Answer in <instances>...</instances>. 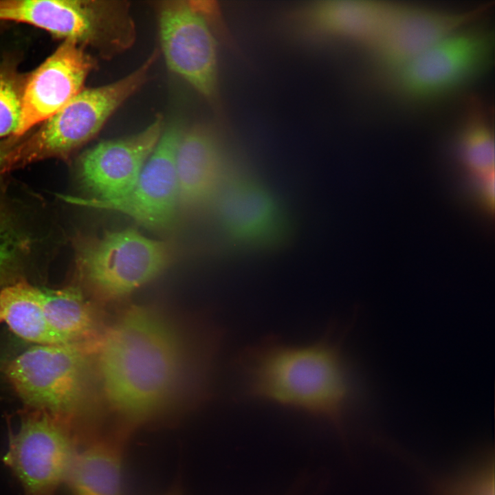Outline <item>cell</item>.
I'll list each match as a JSON object with an SVG mask.
<instances>
[{
    "label": "cell",
    "mask_w": 495,
    "mask_h": 495,
    "mask_svg": "<svg viewBox=\"0 0 495 495\" xmlns=\"http://www.w3.org/2000/svg\"><path fill=\"white\" fill-rule=\"evenodd\" d=\"M174 327L145 307L127 309L97 344L104 397L117 423L134 432L152 425L172 404L184 372Z\"/></svg>",
    "instance_id": "1"
},
{
    "label": "cell",
    "mask_w": 495,
    "mask_h": 495,
    "mask_svg": "<svg viewBox=\"0 0 495 495\" xmlns=\"http://www.w3.org/2000/svg\"><path fill=\"white\" fill-rule=\"evenodd\" d=\"M236 368L246 396L320 418L344 439V414L351 386L341 340L331 331L302 346L264 338L240 353Z\"/></svg>",
    "instance_id": "2"
},
{
    "label": "cell",
    "mask_w": 495,
    "mask_h": 495,
    "mask_svg": "<svg viewBox=\"0 0 495 495\" xmlns=\"http://www.w3.org/2000/svg\"><path fill=\"white\" fill-rule=\"evenodd\" d=\"M151 66L152 62L146 60L118 81L82 89L31 136L6 153L0 173L71 154L94 138L110 116L142 85Z\"/></svg>",
    "instance_id": "3"
},
{
    "label": "cell",
    "mask_w": 495,
    "mask_h": 495,
    "mask_svg": "<svg viewBox=\"0 0 495 495\" xmlns=\"http://www.w3.org/2000/svg\"><path fill=\"white\" fill-rule=\"evenodd\" d=\"M173 258L169 243L126 229L84 241L78 263L82 275L97 294L117 300L156 278Z\"/></svg>",
    "instance_id": "4"
},
{
    "label": "cell",
    "mask_w": 495,
    "mask_h": 495,
    "mask_svg": "<svg viewBox=\"0 0 495 495\" xmlns=\"http://www.w3.org/2000/svg\"><path fill=\"white\" fill-rule=\"evenodd\" d=\"M80 440L70 417L33 408L10 432L3 462L25 495H54L67 481Z\"/></svg>",
    "instance_id": "5"
},
{
    "label": "cell",
    "mask_w": 495,
    "mask_h": 495,
    "mask_svg": "<svg viewBox=\"0 0 495 495\" xmlns=\"http://www.w3.org/2000/svg\"><path fill=\"white\" fill-rule=\"evenodd\" d=\"M494 36L483 25H464L390 72L402 94L428 98L448 92L489 66Z\"/></svg>",
    "instance_id": "6"
},
{
    "label": "cell",
    "mask_w": 495,
    "mask_h": 495,
    "mask_svg": "<svg viewBox=\"0 0 495 495\" xmlns=\"http://www.w3.org/2000/svg\"><path fill=\"white\" fill-rule=\"evenodd\" d=\"M89 349L65 344L34 345L10 360L4 373L32 408L71 417L83 396Z\"/></svg>",
    "instance_id": "7"
},
{
    "label": "cell",
    "mask_w": 495,
    "mask_h": 495,
    "mask_svg": "<svg viewBox=\"0 0 495 495\" xmlns=\"http://www.w3.org/2000/svg\"><path fill=\"white\" fill-rule=\"evenodd\" d=\"M78 0H0V21L29 24L80 44L110 40L127 43L123 6Z\"/></svg>",
    "instance_id": "8"
},
{
    "label": "cell",
    "mask_w": 495,
    "mask_h": 495,
    "mask_svg": "<svg viewBox=\"0 0 495 495\" xmlns=\"http://www.w3.org/2000/svg\"><path fill=\"white\" fill-rule=\"evenodd\" d=\"M197 2H164L159 12L160 34L166 65L204 96L217 89L214 38Z\"/></svg>",
    "instance_id": "9"
},
{
    "label": "cell",
    "mask_w": 495,
    "mask_h": 495,
    "mask_svg": "<svg viewBox=\"0 0 495 495\" xmlns=\"http://www.w3.org/2000/svg\"><path fill=\"white\" fill-rule=\"evenodd\" d=\"M183 132L177 123L163 130L135 186L127 194L113 199L92 198L78 202L122 213L149 228L169 227L179 207L175 154Z\"/></svg>",
    "instance_id": "10"
},
{
    "label": "cell",
    "mask_w": 495,
    "mask_h": 495,
    "mask_svg": "<svg viewBox=\"0 0 495 495\" xmlns=\"http://www.w3.org/2000/svg\"><path fill=\"white\" fill-rule=\"evenodd\" d=\"M485 7L453 10L394 1L369 46L377 63L391 72L463 26Z\"/></svg>",
    "instance_id": "11"
},
{
    "label": "cell",
    "mask_w": 495,
    "mask_h": 495,
    "mask_svg": "<svg viewBox=\"0 0 495 495\" xmlns=\"http://www.w3.org/2000/svg\"><path fill=\"white\" fill-rule=\"evenodd\" d=\"M94 61L80 44L65 40L24 82L20 122L23 135L64 107L82 89Z\"/></svg>",
    "instance_id": "12"
},
{
    "label": "cell",
    "mask_w": 495,
    "mask_h": 495,
    "mask_svg": "<svg viewBox=\"0 0 495 495\" xmlns=\"http://www.w3.org/2000/svg\"><path fill=\"white\" fill-rule=\"evenodd\" d=\"M216 199L222 227L236 244L264 248L282 238L285 214L274 195L250 176L230 175Z\"/></svg>",
    "instance_id": "13"
},
{
    "label": "cell",
    "mask_w": 495,
    "mask_h": 495,
    "mask_svg": "<svg viewBox=\"0 0 495 495\" xmlns=\"http://www.w3.org/2000/svg\"><path fill=\"white\" fill-rule=\"evenodd\" d=\"M163 130L159 116L140 133L101 142L82 155L80 177L96 199H117L133 188Z\"/></svg>",
    "instance_id": "14"
},
{
    "label": "cell",
    "mask_w": 495,
    "mask_h": 495,
    "mask_svg": "<svg viewBox=\"0 0 495 495\" xmlns=\"http://www.w3.org/2000/svg\"><path fill=\"white\" fill-rule=\"evenodd\" d=\"M178 206L197 210L217 198L230 175L215 139L201 129L183 132L175 154Z\"/></svg>",
    "instance_id": "15"
},
{
    "label": "cell",
    "mask_w": 495,
    "mask_h": 495,
    "mask_svg": "<svg viewBox=\"0 0 495 495\" xmlns=\"http://www.w3.org/2000/svg\"><path fill=\"white\" fill-rule=\"evenodd\" d=\"M133 434L115 424L82 443L67 478L72 495H124L123 464Z\"/></svg>",
    "instance_id": "16"
},
{
    "label": "cell",
    "mask_w": 495,
    "mask_h": 495,
    "mask_svg": "<svg viewBox=\"0 0 495 495\" xmlns=\"http://www.w3.org/2000/svg\"><path fill=\"white\" fill-rule=\"evenodd\" d=\"M393 3L388 0L322 1L312 7L310 19L325 32L359 39L369 45L383 27Z\"/></svg>",
    "instance_id": "17"
},
{
    "label": "cell",
    "mask_w": 495,
    "mask_h": 495,
    "mask_svg": "<svg viewBox=\"0 0 495 495\" xmlns=\"http://www.w3.org/2000/svg\"><path fill=\"white\" fill-rule=\"evenodd\" d=\"M34 345L68 344L53 330L43 309L41 289L18 283L0 292V323Z\"/></svg>",
    "instance_id": "18"
},
{
    "label": "cell",
    "mask_w": 495,
    "mask_h": 495,
    "mask_svg": "<svg viewBox=\"0 0 495 495\" xmlns=\"http://www.w3.org/2000/svg\"><path fill=\"white\" fill-rule=\"evenodd\" d=\"M46 318L68 344L92 347L95 315L82 294L74 288L41 289Z\"/></svg>",
    "instance_id": "19"
},
{
    "label": "cell",
    "mask_w": 495,
    "mask_h": 495,
    "mask_svg": "<svg viewBox=\"0 0 495 495\" xmlns=\"http://www.w3.org/2000/svg\"><path fill=\"white\" fill-rule=\"evenodd\" d=\"M465 121L457 143L460 160L472 173L494 170V134L490 121L479 112Z\"/></svg>",
    "instance_id": "20"
},
{
    "label": "cell",
    "mask_w": 495,
    "mask_h": 495,
    "mask_svg": "<svg viewBox=\"0 0 495 495\" xmlns=\"http://www.w3.org/2000/svg\"><path fill=\"white\" fill-rule=\"evenodd\" d=\"M426 476L430 495H494V455L487 452L454 476Z\"/></svg>",
    "instance_id": "21"
},
{
    "label": "cell",
    "mask_w": 495,
    "mask_h": 495,
    "mask_svg": "<svg viewBox=\"0 0 495 495\" xmlns=\"http://www.w3.org/2000/svg\"><path fill=\"white\" fill-rule=\"evenodd\" d=\"M24 82L10 70L0 69V138L14 135L16 131Z\"/></svg>",
    "instance_id": "22"
},
{
    "label": "cell",
    "mask_w": 495,
    "mask_h": 495,
    "mask_svg": "<svg viewBox=\"0 0 495 495\" xmlns=\"http://www.w3.org/2000/svg\"><path fill=\"white\" fill-rule=\"evenodd\" d=\"M471 186L480 199L487 207L494 203V170L472 173Z\"/></svg>",
    "instance_id": "23"
},
{
    "label": "cell",
    "mask_w": 495,
    "mask_h": 495,
    "mask_svg": "<svg viewBox=\"0 0 495 495\" xmlns=\"http://www.w3.org/2000/svg\"><path fill=\"white\" fill-rule=\"evenodd\" d=\"M163 495H184L181 478H178Z\"/></svg>",
    "instance_id": "24"
},
{
    "label": "cell",
    "mask_w": 495,
    "mask_h": 495,
    "mask_svg": "<svg viewBox=\"0 0 495 495\" xmlns=\"http://www.w3.org/2000/svg\"><path fill=\"white\" fill-rule=\"evenodd\" d=\"M6 258V252L0 239V270Z\"/></svg>",
    "instance_id": "25"
},
{
    "label": "cell",
    "mask_w": 495,
    "mask_h": 495,
    "mask_svg": "<svg viewBox=\"0 0 495 495\" xmlns=\"http://www.w3.org/2000/svg\"><path fill=\"white\" fill-rule=\"evenodd\" d=\"M6 154V153H4L3 152V151L1 150V148H0V170H1V166L3 165V160H4Z\"/></svg>",
    "instance_id": "26"
},
{
    "label": "cell",
    "mask_w": 495,
    "mask_h": 495,
    "mask_svg": "<svg viewBox=\"0 0 495 495\" xmlns=\"http://www.w3.org/2000/svg\"><path fill=\"white\" fill-rule=\"evenodd\" d=\"M284 495H294L292 493L290 492H286Z\"/></svg>",
    "instance_id": "27"
}]
</instances>
